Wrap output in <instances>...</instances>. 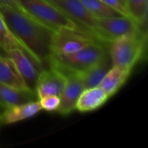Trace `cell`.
Instances as JSON below:
<instances>
[{"instance_id":"1","label":"cell","mask_w":148,"mask_h":148,"mask_svg":"<svg viewBox=\"0 0 148 148\" xmlns=\"http://www.w3.org/2000/svg\"><path fill=\"white\" fill-rule=\"evenodd\" d=\"M0 13L15 38L42 64L49 61L55 31L22 10L0 4Z\"/></svg>"},{"instance_id":"2","label":"cell","mask_w":148,"mask_h":148,"mask_svg":"<svg viewBox=\"0 0 148 148\" xmlns=\"http://www.w3.org/2000/svg\"><path fill=\"white\" fill-rule=\"evenodd\" d=\"M107 44L101 41H95L82 49L69 55H51L49 62L50 67L63 73H82L99 61L107 54Z\"/></svg>"},{"instance_id":"3","label":"cell","mask_w":148,"mask_h":148,"mask_svg":"<svg viewBox=\"0 0 148 148\" xmlns=\"http://www.w3.org/2000/svg\"><path fill=\"white\" fill-rule=\"evenodd\" d=\"M147 33L140 30L136 33L122 36L109 43V55L113 65L129 69L141 59L146 48Z\"/></svg>"},{"instance_id":"4","label":"cell","mask_w":148,"mask_h":148,"mask_svg":"<svg viewBox=\"0 0 148 148\" xmlns=\"http://www.w3.org/2000/svg\"><path fill=\"white\" fill-rule=\"evenodd\" d=\"M18 3L24 12L54 31L60 29H80L70 18L47 0H18Z\"/></svg>"},{"instance_id":"5","label":"cell","mask_w":148,"mask_h":148,"mask_svg":"<svg viewBox=\"0 0 148 148\" xmlns=\"http://www.w3.org/2000/svg\"><path fill=\"white\" fill-rule=\"evenodd\" d=\"M95 41L100 40L91 31L80 29H60L55 31L52 38L51 55L73 54Z\"/></svg>"},{"instance_id":"6","label":"cell","mask_w":148,"mask_h":148,"mask_svg":"<svg viewBox=\"0 0 148 148\" xmlns=\"http://www.w3.org/2000/svg\"><path fill=\"white\" fill-rule=\"evenodd\" d=\"M142 30L141 26L129 16L98 18L95 36L102 42L109 44L112 41L128 34Z\"/></svg>"},{"instance_id":"7","label":"cell","mask_w":148,"mask_h":148,"mask_svg":"<svg viewBox=\"0 0 148 148\" xmlns=\"http://www.w3.org/2000/svg\"><path fill=\"white\" fill-rule=\"evenodd\" d=\"M8 57L11 58L23 77L26 86L35 90L38 76L41 73L42 63L32 56L27 50L21 48H14L6 51Z\"/></svg>"},{"instance_id":"8","label":"cell","mask_w":148,"mask_h":148,"mask_svg":"<svg viewBox=\"0 0 148 148\" xmlns=\"http://www.w3.org/2000/svg\"><path fill=\"white\" fill-rule=\"evenodd\" d=\"M69 18H70L80 29L94 33L98 18L92 15L81 0H47Z\"/></svg>"},{"instance_id":"9","label":"cell","mask_w":148,"mask_h":148,"mask_svg":"<svg viewBox=\"0 0 148 148\" xmlns=\"http://www.w3.org/2000/svg\"><path fill=\"white\" fill-rule=\"evenodd\" d=\"M66 80V75L55 68L42 70L35 88L38 100L48 95L61 96Z\"/></svg>"},{"instance_id":"10","label":"cell","mask_w":148,"mask_h":148,"mask_svg":"<svg viewBox=\"0 0 148 148\" xmlns=\"http://www.w3.org/2000/svg\"><path fill=\"white\" fill-rule=\"evenodd\" d=\"M66 84L60 96V105L57 112L62 115H68L75 109L76 101L85 89L80 73L66 74Z\"/></svg>"},{"instance_id":"11","label":"cell","mask_w":148,"mask_h":148,"mask_svg":"<svg viewBox=\"0 0 148 148\" xmlns=\"http://www.w3.org/2000/svg\"><path fill=\"white\" fill-rule=\"evenodd\" d=\"M42 110L39 101H32L3 109L0 115V121L3 124H13L37 114Z\"/></svg>"},{"instance_id":"12","label":"cell","mask_w":148,"mask_h":148,"mask_svg":"<svg viewBox=\"0 0 148 148\" xmlns=\"http://www.w3.org/2000/svg\"><path fill=\"white\" fill-rule=\"evenodd\" d=\"M36 100L38 97L33 89L16 88L0 83V108H6Z\"/></svg>"},{"instance_id":"13","label":"cell","mask_w":148,"mask_h":148,"mask_svg":"<svg viewBox=\"0 0 148 148\" xmlns=\"http://www.w3.org/2000/svg\"><path fill=\"white\" fill-rule=\"evenodd\" d=\"M109 98L99 86L85 88L76 101L75 109L82 113L95 111L104 105Z\"/></svg>"},{"instance_id":"14","label":"cell","mask_w":148,"mask_h":148,"mask_svg":"<svg viewBox=\"0 0 148 148\" xmlns=\"http://www.w3.org/2000/svg\"><path fill=\"white\" fill-rule=\"evenodd\" d=\"M132 69L113 65L99 84V87L109 96H113L127 82Z\"/></svg>"},{"instance_id":"15","label":"cell","mask_w":148,"mask_h":148,"mask_svg":"<svg viewBox=\"0 0 148 148\" xmlns=\"http://www.w3.org/2000/svg\"><path fill=\"white\" fill-rule=\"evenodd\" d=\"M112 66L113 62L108 52L97 63H95L87 70L83 71L82 73H80L85 88H95L99 86L100 82Z\"/></svg>"},{"instance_id":"16","label":"cell","mask_w":148,"mask_h":148,"mask_svg":"<svg viewBox=\"0 0 148 148\" xmlns=\"http://www.w3.org/2000/svg\"><path fill=\"white\" fill-rule=\"evenodd\" d=\"M0 83L16 88H29L19 74L15 62L10 57L0 56Z\"/></svg>"},{"instance_id":"17","label":"cell","mask_w":148,"mask_h":148,"mask_svg":"<svg viewBox=\"0 0 148 148\" xmlns=\"http://www.w3.org/2000/svg\"><path fill=\"white\" fill-rule=\"evenodd\" d=\"M81 2L88 10V11L97 18L122 16V14L108 6L101 0H81Z\"/></svg>"},{"instance_id":"18","label":"cell","mask_w":148,"mask_h":148,"mask_svg":"<svg viewBox=\"0 0 148 148\" xmlns=\"http://www.w3.org/2000/svg\"><path fill=\"white\" fill-rule=\"evenodd\" d=\"M128 16L140 26L146 24L147 16V0H127Z\"/></svg>"},{"instance_id":"19","label":"cell","mask_w":148,"mask_h":148,"mask_svg":"<svg viewBox=\"0 0 148 148\" xmlns=\"http://www.w3.org/2000/svg\"><path fill=\"white\" fill-rule=\"evenodd\" d=\"M0 48L3 49L5 52L14 48L24 49V47L15 38V36L8 29L1 13H0Z\"/></svg>"},{"instance_id":"20","label":"cell","mask_w":148,"mask_h":148,"mask_svg":"<svg viewBox=\"0 0 148 148\" xmlns=\"http://www.w3.org/2000/svg\"><path fill=\"white\" fill-rule=\"evenodd\" d=\"M39 100L42 109H44L48 112L56 111L60 105V96L48 95Z\"/></svg>"},{"instance_id":"21","label":"cell","mask_w":148,"mask_h":148,"mask_svg":"<svg viewBox=\"0 0 148 148\" xmlns=\"http://www.w3.org/2000/svg\"><path fill=\"white\" fill-rule=\"evenodd\" d=\"M103 3L119 11L124 16H128L127 8V0H101Z\"/></svg>"},{"instance_id":"22","label":"cell","mask_w":148,"mask_h":148,"mask_svg":"<svg viewBox=\"0 0 148 148\" xmlns=\"http://www.w3.org/2000/svg\"><path fill=\"white\" fill-rule=\"evenodd\" d=\"M0 4L7 5V6L12 7L14 9H16V10H22L19 6L18 0H0Z\"/></svg>"},{"instance_id":"23","label":"cell","mask_w":148,"mask_h":148,"mask_svg":"<svg viewBox=\"0 0 148 148\" xmlns=\"http://www.w3.org/2000/svg\"><path fill=\"white\" fill-rule=\"evenodd\" d=\"M3 109H4V108H0V115H1V114L3 113Z\"/></svg>"}]
</instances>
